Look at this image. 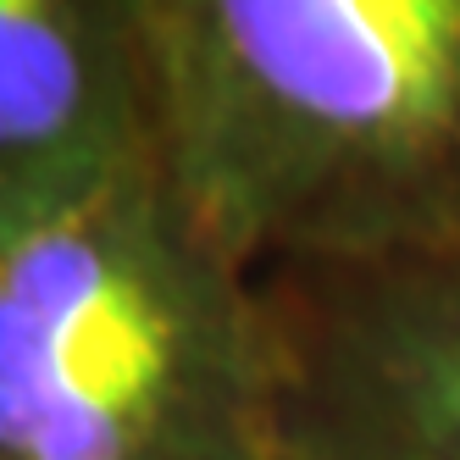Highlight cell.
I'll list each match as a JSON object with an SVG mask.
<instances>
[{
  "mask_svg": "<svg viewBox=\"0 0 460 460\" xmlns=\"http://www.w3.org/2000/svg\"><path fill=\"white\" fill-rule=\"evenodd\" d=\"M294 460H460V244L267 272Z\"/></svg>",
  "mask_w": 460,
  "mask_h": 460,
  "instance_id": "3",
  "label": "cell"
},
{
  "mask_svg": "<svg viewBox=\"0 0 460 460\" xmlns=\"http://www.w3.org/2000/svg\"><path fill=\"white\" fill-rule=\"evenodd\" d=\"M167 0H0V234L155 150Z\"/></svg>",
  "mask_w": 460,
  "mask_h": 460,
  "instance_id": "4",
  "label": "cell"
},
{
  "mask_svg": "<svg viewBox=\"0 0 460 460\" xmlns=\"http://www.w3.org/2000/svg\"><path fill=\"white\" fill-rule=\"evenodd\" d=\"M283 460H294V455H283Z\"/></svg>",
  "mask_w": 460,
  "mask_h": 460,
  "instance_id": "5",
  "label": "cell"
},
{
  "mask_svg": "<svg viewBox=\"0 0 460 460\" xmlns=\"http://www.w3.org/2000/svg\"><path fill=\"white\" fill-rule=\"evenodd\" d=\"M267 278L145 150L0 234V460H283Z\"/></svg>",
  "mask_w": 460,
  "mask_h": 460,
  "instance_id": "2",
  "label": "cell"
},
{
  "mask_svg": "<svg viewBox=\"0 0 460 460\" xmlns=\"http://www.w3.org/2000/svg\"><path fill=\"white\" fill-rule=\"evenodd\" d=\"M155 155L250 272L460 244V0H167Z\"/></svg>",
  "mask_w": 460,
  "mask_h": 460,
  "instance_id": "1",
  "label": "cell"
}]
</instances>
